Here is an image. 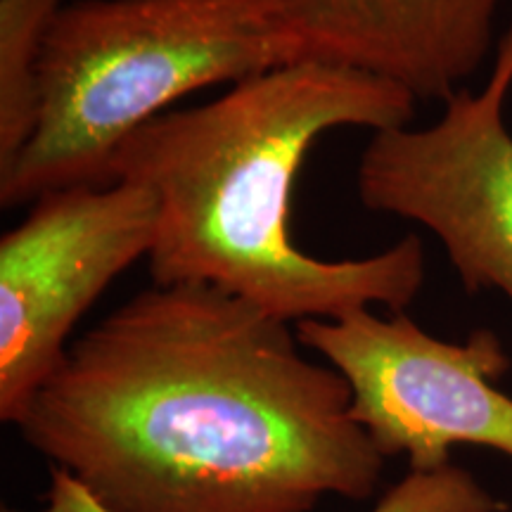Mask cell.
<instances>
[{
    "instance_id": "8",
    "label": "cell",
    "mask_w": 512,
    "mask_h": 512,
    "mask_svg": "<svg viewBox=\"0 0 512 512\" xmlns=\"http://www.w3.org/2000/svg\"><path fill=\"white\" fill-rule=\"evenodd\" d=\"M67 0H0V178L29 145L41 114V57Z\"/></svg>"
},
{
    "instance_id": "3",
    "label": "cell",
    "mask_w": 512,
    "mask_h": 512,
    "mask_svg": "<svg viewBox=\"0 0 512 512\" xmlns=\"http://www.w3.org/2000/svg\"><path fill=\"white\" fill-rule=\"evenodd\" d=\"M304 60L283 0H74L41 57V114L5 209L107 183L117 147L185 95Z\"/></svg>"
},
{
    "instance_id": "4",
    "label": "cell",
    "mask_w": 512,
    "mask_h": 512,
    "mask_svg": "<svg viewBox=\"0 0 512 512\" xmlns=\"http://www.w3.org/2000/svg\"><path fill=\"white\" fill-rule=\"evenodd\" d=\"M294 330L347 380L354 420L384 460L403 456L408 472H437L458 444L512 458V396L496 387L512 361L494 330L444 342L403 311L384 318L370 309Z\"/></svg>"
},
{
    "instance_id": "7",
    "label": "cell",
    "mask_w": 512,
    "mask_h": 512,
    "mask_svg": "<svg viewBox=\"0 0 512 512\" xmlns=\"http://www.w3.org/2000/svg\"><path fill=\"white\" fill-rule=\"evenodd\" d=\"M304 60L446 102L477 74L501 0H283Z\"/></svg>"
},
{
    "instance_id": "6",
    "label": "cell",
    "mask_w": 512,
    "mask_h": 512,
    "mask_svg": "<svg viewBox=\"0 0 512 512\" xmlns=\"http://www.w3.org/2000/svg\"><path fill=\"white\" fill-rule=\"evenodd\" d=\"M512 19L484 91L460 88L427 128L373 133L358 164L363 207L432 230L467 292L512 302Z\"/></svg>"
},
{
    "instance_id": "2",
    "label": "cell",
    "mask_w": 512,
    "mask_h": 512,
    "mask_svg": "<svg viewBox=\"0 0 512 512\" xmlns=\"http://www.w3.org/2000/svg\"><path fill=\"white\" fill-rule=\"evenodd\" d=\"M415 100L377 76L299 60L147 121L117 147L107 183L155 195L152 283L214 285L292 325L373 304L406 309L427 273L418 235L363 259H318L294 242L290 209L299 169L323 133L411 126Z\"/></svg>"
},
{
    "instance_id": "9",
    "label": "cell",
    "mask_w": 512,
    "mask_h": 512,
    "mask_svg": "<svg viewBox=\"0 0 512 512\" xmlns=\"http://www.w3.org/2000/svg\"><path fill=\"white\" fill-rule=\"evenodd\" d=\"M3 512H29L10 510ZM36 512H105L67 472L50 467V484ZM370 512H505V503L484 489L470 472L448 465L437 472H408L384 491Z\"/></svg>"
},
{
    "instance_id": "1",
    "label": "cell",
    "mask_w": 512,
    "mask_h": 512,
    "mask_svg": "<svg viewBox=\"0 0 512 512\" xmlns=\"http://www.w3.org/2000/svg\"><path fill=\"white\" fill-rule=\"evenodd\" d=\"M105 512H313L368 501L384 458L297 330L204 283L133 294L17 422Z\"/></svg>"
},
{
    "instance_id": "5",
    "label": "cell",
    "mask_w": 512,
    "mask_h": 512,
    "mask_svg": "<svg viewBox=\"0 0 512 512\" xmlns=\"http://www.w3.org/2000/svg\"><path fill=\"white\" fill-rule=\"evenodd\" d=\"M143 185H74L31 202L0 240V420L17 425L60 368L76 323L157 240Z\"/></svg>"
}]
</instances>
